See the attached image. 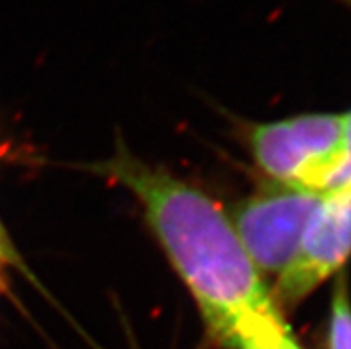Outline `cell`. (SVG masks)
Returning a JSON list of instances; mask_svg holds the SVG:
<instances>
[{
  "instance_id": "6da1fadb",
  "label": "cell",
  "mask_w": 351,
  "mask_h": 349,
  "mask_svg": "<svg viewBox=\"0 0 351 349\" xmlns=\"http://www.w3.org/2000/svg\"><path fill=\"white\" fill-rule=\"evenodd\" d=\"M95 169L138 198L148 225L219 344L236 349L246 337L284 317L232 219L200 187L143 163L123 146Z\"/></svg>"
},
{
  "instance_id": "3957f363",
  "label": "cell",
  "mask_w": 351,
  "mask_h": 349,
  "mask_svg": "<svg viewBox=\"0 0 351 349\" xmlns=\"http://www.w3.org/2000/svg\"><path fill=\"white\" fill-rule=\"evenodd\" d=\"M321 193L267 184L237 205L232 223L258 273H276L291 264Z\"/></svg>"
},
{
  "instance_id": "8992f818",
  "label": "cell",
  "mask_w": 351,
  "mask_h": 349,
  "mask_svg": "<svg viewBox=\"0 0 351 349\" xmlns=\"http://www.w3.org/2000/svg\"><path fill=\"white\" fill-rule=\"evenodd\" d=\"M236 349H302V346L294 339L289 324L282 317L261 328L254 335L246 337Z\"/></svg>"
},
{
  "instance_id": "7a4b0ae2",
  "label": "cell",
  "mask_w": 351,
  "mask_h": 349,
  "mask_svg": "<svg viewBox=\"0 0 351 349\" xmlns=\"http://www.w3.org/2000/svg\"><path fill=\"white\" fill-rule=\"evenodd\" d=\"M343 115H302L255 125L250 150L275 184L325 193L343 155Z\"/></svg>"
},
{
  "instance_id": "ba28073f",
  "label": "cell",
  "mask_w": 351,
  "mask_h": 349,
  "mask_svg": "<svg viewBox=\"0 0 351 349\" xmlns=\"http://www.w3.org/2000/svg\"><path fill=\"white\" fill-rule=\"evenodd\" d=\"M8 262H14V255L11 252V246H9L8 239H5L4 228L0 226V267Z\"/></svg>"
},
{
  "instance_id": "52a82bcc",
  "label": "cell",
  "mask_w": 351,
  "mask_h": 349,
  "mask_svg": "<svg viewBox=\"0 0 351 349\" xmlns=\"http://www.w3.org/2000/svg\"><path fill=\"white\" fill-rule=\"evenodd\" d=\"M344 116V128H343V155H341V163L332 178L328 180L325 193L330 191L344 189L351 187V112ZM323 193V195H325Z\"/></svg>"
},
{
  "instance_id": "277c9868",
  "label": "cell",
  "mask_w": 351,
  "mask_h": 349,
  "mask_svg": "<svg viewBox=\"0 0 351 349\" xmlns=\"http://www.w3.org/2000/svg\"><path fill=\"white\" fill-rule=\"evenodd\" d=\"M351 256V187L321 196L298 252L269 291L276 309H293Z\"/></svg>"
},
{
  "instance_id": "5b68a950",
  "label": "cell",
  "mask_w": 351,
  "mask_h": 349,
  "mask_svg": "<svg viewBox=\"0 0 351 349\" xmlns=\"http://www.w3.org/2000/svg\"><path fill=\"white\" fill-rule=\"evenodd\" d=\"M328 349H351V301L346 278L339 276L334 287L328 324Z\"/></svg>"
}]
</instances>
